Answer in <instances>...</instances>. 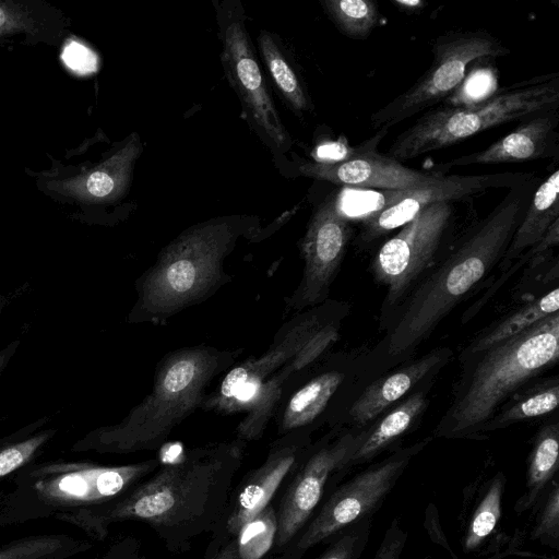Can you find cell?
<instances>
[{
	"instance_id": "3957f363",
	"label": "cell",
	"mask_w": 559,
	"mask_h": 559,
	"mask_svg": "<svg viewBox=\"0 0 559 559\" xmlns=\"http://www.w3.org/2000/svg\"><path fill=\"white\" fill-rule=\"evenodd\" d=\"M538 179L508 189L503 199L473 225L441 264L413 292L389 337L388 352L415 349L440 321L501 260Z\"/></svg>"
},
{
	"instance_id": "ac0fdd59",
	"label": "cell",
	"mask_w": 559,
	"mask_h": 559,
	"mask_svg": "<svg viewBox=\"0 0 559 559\" xmlns=\"http://www.w3.org/2000/svg\"><path fill=\"white\" fill-rule=\"evenodd\" d=\"M559 108L520 121L518 127L486 148L435 165L433 174L453 167L521 163L559 155Z\"/></svg>"
},
{
	"instance_id": "6da1fadb",
	"label": "cell",
	"mask_w": 559,
	"mask_h": 559,
	"mask_svg": "<svg viewBox=\"0 0 559 559\" xmlns=\"http://www.w3.org/2000/svg\"><path fill=\"white\" fill-rule=\"evenodd\" d=\"M247 443L212 442L187 450L122 496L91 514L99 535L121 521L148 525L168 551L190 549L195 538L212 533L225 509L233 481L241 467Z\"/></svg>"
},
{
	"instance_id": "8fae6325",
	"label": "cell",
	"mask_w": 559,
	"mask_h": 559,
	"mask_svg": "<svg viewBox=\"0 0 559 559\" xmlns=\"http://www.w3.org/2000/svg\"><path fill=\"white\" fill-rule=\"evenodd\" d=\"M432 204L388 239L371 262L377 282L386 288L382 314L404 300L408 290L435 260L459 217V204Z\"/></svg>"
},
{
	"instance_id": "9c48e42d",
	"label": "cell",
	"mask_w": 559,
	"mask_h": 559,
	"mask_svg": "<svg viewBox=\"0 0 559 559\" xmlns=\"http://www.w3.org/2000/svg\"><path fill=\"white\" fill-rule=\"evenodd\" d=\"M510 53L503 43L486 29L452 31L432 43V62L405 92L370 116L376 129L391 128L448 98L463 83L471 64Z\"/></svg>"
},
{
	"instance_id": "d4e9b609",
	"label": "cell",
	"mask_w": 559,
	"mask_h": 559,
	"mask_svg": "<svg viewBox=\"0 0 559 559\" xmlns=\"http://www.w3.org/2000/svg\"><path fill=\"white\" fill-rule=\"evenodd\" d=\"M558 309L559 289L556 286L547 294L515 310L492 329L477 337L468 346L467 354L478 355L481 352L524 332L540 320L558 312Z\"/></svg>"
},
{
	"instance_id": "836d02e7",
	"label": "cell",
	"mask_w": 559,
	"mask_h": 559,
	"mask_svg": "<svg viewBox=\"0 0 559 559\" xmlns=\"http://www.w3.org/2000/svg\"><path fill=\"white\" fill-rule=\"evenodd\" d=\"M33 27V21L22 9L0 2V36L23 31L32 33Z\"/></svg>"
},
{
	"instance_id": "4fadbf2b",
	"label": "cell",
	"mask_w": 559,
	"mask_h": 559,
	"mask_svg": "<svg viewBox=\"0 0 559 559\" xmlns=\"http://www.w3.org/2000/svg\"><path fill=\"white\" fill-rule=\"evenodd\" d=\"M312 431L300 429L278 436L262 464L231 488L219 521L211 533L204 559H212L241 528L273 502L306 456Z\"/></svg>"
},
{
	"instance_id": "52a82bcc",
	"label": "cell",
	"mask_w": 559,
	"mask_h": 559,
	"mask_svg": "<svg viewBox=\"0 0 559 559\" xmlns=\"http://www.w3.org/2000/svg\"><path fill=\"white\" fill-rule=\"evenodd\" d=\"M559 108V74L539 75L466 105L430 109L401 132L386 155L400 163L460 143L496 126Z\"/></svg>"
},
{
	"instance_id": "4dcf8cb0",
	"label": "cell",
	"mask_w": 559,
	"mask_h": 559,
	"mask_svg": "<svg viewBox=\"0 0 559 559\" xmlns=\"http://www.w3.org/2000/svg\"><path fill=\"white\" fill-rule=\"evenodd\" d=\"M62 548V542L55 537H38L16 543L0 550V559H45Z\"/></svg>"
},
{
	"instance_id": "d590c367",
	"label": "cell",
	"mask_w": 559,
	"mask_h": 559,
	"mask_svg": "<svg viewBox=\"0 0 559 559\" xmlns=\"http://www.w3.org/2000/svg\"><path fill=\"white\" fill-rule=\"evenodd\" d=\"M425 528L428 532L429 537L442 546L452 557V559H459L455 552L452 550L439 522L438 510L433 504H429L425 512Z\"/></svg>"
},
{
	"instance_id": "7c38bea8",
	"label": "cell",
	"mask_w": 559,
	"mask_h": 559,
	"mask_svg": "<svg viewBox=\"0 0 559 559\" xmlns=\"http://www.w3.org/2000/svg\"><path fill=\"white\" fill-rule=\"evenodd\" d=\"M245 17L241 7L234 3L226 2L217 9L223 69L261 139L272 150L284 152L292 140L255 58Z\"/></svg>"
},
{
	"instance_id": "8992f818",
	"label": "cell",
	"mask_w": 559,
	"mask_h": 559,
	"mask_svg": "<svg viewBox=\"0 0 559 559\" xmlns=\"http://www.w3.org/2000/svg\"><path fill=\"white\" fill-rule=\"evenodd\" d=\"M480 355L437 427V437L479 439L480 428L507 397L558 361L559 312Z\"/></svg>"
},
{
	"instance_id": "d6a6232c",
	"label": "cell",
	"mask_w": 559,
	"mask_h": 559,
	"mask_svg": "<svg viewBox=\"0 0 559 559\" xmlns=\"http://www.w3.org/2000/svg\"><path fill=\"white\" fill-rule=\"evenodd\" d=\"M408 534L401 526L399 519H393L373 556V559H400Z\"/></svg>"
},
{
	"instance_id": "e0dca14e",
	"label": "cell",
	"mask_w": 559,
	"mask_h": 559,
	"mask_svg": "<svg viewBox=\"0 0 559 559\" xmlns=\"http://www.w3.org/2000/svg\"><path fill=\"white\" fill-rule=\"evenodd\" d=\"M507 478L497 471L486 478H477L463 491L459 515L461 546L466 554L489 556L510 546H520V534L507 536L500 530L502 497Z\"/></svg>"
},
{
	"instance_id": "5bb4252c",
	"label": "cell",
	"mask_w": 559,
	"mask_h": 559,
	"mask_svg": "<svg viewBox=\"0 0 559 559\" xmlns=\"http://www.w3.org/2000/svg\"><path fill=\"white\" fill-rule=\"evenodd\" d=\"M528 173H496L467 176H442L438 181L415 189L380 190L360 217L362 242L402 227L424 209L439 202L471 201L492 189H510L532 178Z\"/></svg>"
},
{
	"instance_id": "4316f807",
	"label": "cell",
	"mask_w": 559,
	"mask_h": 559,
	"mask_svg": "<svg viewBox=\"0 0 559 559\" xmlns=\"http://www.w3.org/2000/svg\"><path fill=\"white\" fill-rule=\"evenodd\" d=\"M559 383L552 379L514 399L495 414L479 430V439L485 432L508 427L522 420L552 413L558 407Z\"/></svg>"
},
{
	"instance_id": "74e56055",
	"label": "cell",
	"mask_w": 559,
	"mask_h": 559,
	"mask_svg": "<svg viewBox=\"0 0 559 559\" xmlns=\"http://www.w3.org/2000/svg\"><path fill=\"white\" fill-rule=\"evenodd\" d=\"M509 556H522V557H537V558H545L544 556H539L536 554H532L528 551H523L519 549V546H510L503 550H500L496 554L481 557L480 559H504Z\"/></svg>"
},
{
	"instance_id": "83f0119b",
	"label": "cell",
	"mask_w": 559,
	"mask_h": 559,
	"mask_svg": "<svg viewBox=\"0 0 559 559\" xmlns=\"http://www.w3.org/2000/svg\"><path fill=\"white\" fill-rule=\"evenodd\" d=\"M320 3L329 20L350 39L368 38L380 20L379 8L371 0H321Z\"/></svg>"
},
{
	"instance_id": "277c9868",
	"label": "cell",
	"mask_w": 559,
	"mask_h": 559,
	"mask_svg": "<svg viewBox=\"0 0 559 559\" xmlns=\"http://www.w3.org/2000/svg\"><path fill=\"white\" fill-rule=\"evenodd\" d=\"M250 230V223L239 216L215 217L185 229L136 281L129 321L164 324L211 298L231 280L224 262Z\"/></svg>"
},
{
	"instance_id": "7402d4cb",
	"label": "cell",
	"mask_w": 559,
	"mask_h": 559,
	"mask_svg": "<svg viewBox=\"0 0 559 559\" xmlns=\"http://www.w3.org/2000/svg\"><path fill=\"white\" fill-rule=\"evenodd\" d=\"M557 219H559V169L556 167L536 186L502 258L503 263L520 258L536 245Z\"/></svg>"
},
{
	"instance_id": "5b68a950",
	"label": "cell",
	"mask_w": 559,
	"mask_h": 559,
	"mask_svg": "<svg viewBox=\"0 0 559 559\" xmlns=\"http://www.w3.org/2000/svg\"><path fill=\"white\" fill-rule=\"evenodd\" d=\"M242 349L200 344L167 353L157 364L151 392L118 425L99 433L102 450L155 451L202 402L211 383L224 374Z\"/></svg>"
},
{
	"instance_id": "603a6c76",
	"label": "cell",
	"mask_w": 559,
	"mask_h": 559,
	"mask_svg": "<svg viewBox=\"0 0 559 559\" xmlns=\"http://www.w3.org/2000/svg\"><path fill=\"white\" fill-rule=\"evenodd\" d=\"M427 399L423 392H415L394 406L373 427L359 432L357 444L348 460L347 468L371 462L395 441L404 436L417 417L425 411Z\"/></svg>"
},
{
	"instance_id": "d6986e66",
	"label": "cell",
	"mask_w": 559,
	"mask_h": 559,
	"mask_svg": "<svg viewBox=\"0 0 559 559\" xmlns=\"http://www.w3.org/2000/svg\"><path fill=\"white\" fill-rule=\"evenodd\" d=\"M142 150L139 135L132 133L114 155L84 174L53 182L52 187L85 202L116 201L127 192Z\"/></svg>"
},
{
	"instance_id": "f546056e",
	"label": "cell",
	"mask_w": 559,
	"mask_h": 559,
	"mask_svg": "<svg viewBox=\"0 0 559 559\" xmlns=\"http://www.w3.org/2000/svg\"><path fill=\"white\" fill-rule=\"evenodd\" d=\"M372 518L364 519L335 535L316 559H359L370 536Z\"/></svg>"
},
{
	"instance_id": "9a60e30c",
	"label": "cell",
	"mask_w": 559,
	"mask_h": 559,
	"mask_svg": "<svg viewBox=\"0 0 559 559\" xmlns=\"http://www.w3.org/2000/svg\"><path fill=\"white\" fill-rule=\"evenodd\" d=\"M352 236L349 218L340 205V193H330L313 211L299 241L304 269L300 282L286 297V309L296 312L328 300Z\"/></svg>"
},
{
	"instance_id": "ffe728a7",
	"label": "cell",
	"mask_w": 559,
	"mask_h": 559,
	"mask_svg": "<svg viewBox=\"0 0 559 559\" xmlns=\"http://www.w3.org/2000/svg\"><path fill=\"white\" fill-rule=\"evenodd\" d=\"M449 348L435 349L403 368L386 374L368 385L353 403L352 420L364 426L402 399L419 381L439 370L450 358Z\"/></svg>"
},
{
	"instance_id": "8d00e7d4",
	"label": "cell",
	"mask_w": 559,
	"mask_h": 559,
	"mask_svg": "<svg viewBox=\"0 0 559 559\" xmlns=\"http://www.w3.org/2000/svg\"><path fill=\"white\" fill-rule=\"evenodd\" d=\"M104 559H146L141 543L135 538H127Z\"/></svg>"
},
{
	"instance_id": "ba28073f",
	"label": "cell",
	"mask_w": 559,
	"mask_h": 559,
	"mask_svg": "<svg viewBox=\"0 0 559 559\" xmlns=\"http://www.w3.org/2000/svg\"><path fill=\"white\" fill-rule=\"evenodd\" d=\"M425 438L396 449L350 479L338 484L300 530L281 559H302L313 547L329 543L350 525L374 515L383 506L411 461L430 442Z\"/></svg>"
},
{
	"instance_id": "cb8c5ba5",
	"label": "cell",
	"mask_w": 559,
	"mask_h": 559,
	"mask_svg": "<svg viewBox=\"0 0 559 559\" xmlns=\"http://www.w3.org/2000/svg\"><path fill=\"white\" fill-rule=\"evenodd\" d=\"M559 467V425L543 426L536 433L527 457L524 492L514 503V511H532L543 498Z\"/></svg>"
},
{
	"instance_id": "f1b7e54d",
	"label": "cell",
	"mask_w": 559,
	"mask_h": 559,
	"mask_svg": "<svg viewBox=\"0 0 559 559\" xmlns=\"http://www.w3.org/2000/svg\"><path fill=\"white\" fill-rule=\"evenodd\" d=\"M534 515L530 539L559 550V480L554 478L547 491L532 510Z\"/></svg>"
},
{
	"instance_id": "484cf974",
	"label": "cell",
	"mask_w": 559,
	"mask_h": 559,
	"mask_svg": "<svg viewBox=\"0 0 559 559\" xmlns=\"http://www.w3.org/2000/svg\"><path fill=\"white\" fill-rule=\"evenodd\" d=\"M258 46L262 61L282 97L292 110H310L311 100L296 70L287 60L275 37L267 31H261Z\"/></svg>"
},
{
	"instance_id": "7a4b0ae2",
	"label": "cell",
	"mask_w": 559,
	"mask_h": 559,
	"mask_svg": "<svg viewBox=\"0 0 559 559\" xmlns=\"http://www.w3.org/2000/svg\"><path fill=\"white\" fill-rule=\"evenodd\" d=\"M346 312L334 300L297 312L277 330L264 353L235 362L207 392L201 408L221 415L242 413L236 439L245 443L261 439L281 400L340 338Z\"/></svg>"
},
{
	"instance_id": "2e32d148",
	"label": "cell",
	"mask_w": 559,
	"mask_h": 559,
	"mask_svg": "<svg viewBox=\"0 0 559 559\" xmlns=\"http://www.w3.org/2000/svg\"><path fill=\"white\" fill-rule=\"evenodd\" d=\"M302 176L359 189L407 190L438 181L444 175L424 173L370 150L354 151L336 162H304Z\"/></svg>"
},
{
	"instance_id": "e575fe53",
	"label": "cell",
	"mask_w": 559,
	"mask_h": 559,
	"mask_svg": "<svg viewBox=\"0 0 559 559\" xmlns=\"http://www.w3.org/2000/svg\"><path fill=\"white\" fill-rule=\"evenodd\" d=\"M62 60L67 67L76 73L84 74L95 69V57L85 46L71 41L66 45Z\"/></svg>"
},
{
	"instance_id": "44dd1931",
	"label": "cell",
	"mask_w": 559,
	"mask_h": 559,
	"mask_svg": "<svg viewBox=\"0 0 559 559\" xmlns=\"http://www.w3.org/2000/svg\"><path fill=\"white\" fill-rule=\"evenodd\" d=\"M344 379V372L328 369L293 388L281 400L273 417L277 436L300 429L313 431Z\"/></svg>"
},
{
	"instance_id": "30bf717a",
	"label": "cell",
	"mask_w": 559,
	"mask_h": 559,
	"mask_svg": "<svg viewBox=\"0 0 559 559\" xmlns=\"http://www.w3.org/2000/svg\"><path fill=\"white\" fill-rule=\"evenodd\" d=\"M359 433H329L312 442L306 456L286 481L275 506V557L281 555L307 524L330 492L349 472L348 460Z\"/></svg>"
},
{
	"instance_id": "1f68e13d",
	"label": "cell",
	"mask_w": 559,
	"mask_h": 559,
	"mask_svg": "<svg viewBox=\"0 0 559 559\" xmlns=\"http://www.w3.org/2000/svg\"><path fill=\"white\" fill-rule=\"evenodd\" d=\"M47 437L43 433L2 450L0 452V477L13 472L28 461Z\"/></svg>"
}]
</instances>
